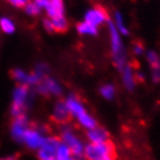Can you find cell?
<instances>
[{"label":"cell","instance_id":"obj_17","mask_svg":"<svg viewBox=\"0 0 160 160\" xmlns=\"http://www.w3.org/2000/svg\"><path fill=\"white\" fill-rule=\"evenodd\" d=\"M24 8H26L27 13L32 14V15H36V14L40 13V6L37 4H34V2H28Z\"/></svg>","mask_w":160,"mask_h":160},{"label":"cell","instance_id":"obj_18","mask_svg":"<svg viewBox=\"0 0 160 160\" xmlns=\"http://www.w3.org/2000/svg\"><path fill=\"white\" fill-rule=\"evenodd\" d=\"M13 6H15V7H26L27 4L29 2V0H8Z\"/></svg>","mask_w":160,"mask_h":160},{"label":"cell","instance_id":"obj_8","mask_svg":"<svg viewBox=\"0 0 160 160\" xmlns=\"http://www.w3.org/2000/svg\"><path fill=\"white\" fill-rule=\"evenodd\" d=\"M53 118L59 123H65V122H68L71 120V112L68 110V106L65 103H62V102L57 104Z\"/></svg>","mask_w":160,"mask_h":160},{"label":"cell","instance_id":"obj_20","mask_svg":"<svg viewBox=\"0 0 160 160\" xmlns=\"http://www.w3.org/2000/svg\"><path fill=\"white\" fill-rule=\"evenodd\" d=\"M117 23H118V26H120V28H121V30L123 32H127V30H125V28L123 27V23H122V21H121V16L117 14Z\"/></svg>","mask_w":160,"mask_h":160},{"label":"cell","instance_id":"obj_2","mask_svg":"<svg viewBox=\"0 0 160 160\" xmlns=\"http://www.w3.org/2000/svg\"><path fill=\"white\" fill-rule=\"evenodd\" d=\"M59 145V139L57 138H49L44 140L40 150L41 160H57V150Z\"/></svg>","mask_w":160,"mask_h":160},{"label":"cell","instance_id":"obj_5","mask_svg":"<svg viewBox=\"0 0 160 160\" xmlns=\"http://www.w3.org/2000/svg\"><path fill=\"white\" fill-rule=\"evenodd\" d=\"M63 139H64L66 146L70 148L71 153L76 154V156H80L81 154V152H82V146H81L79 140L77 139L71 132L65 131L63 133Z\"/></svg>","mask_w":160,"mask_h":160},{"label":"cell","instance_id":"obj_9","mask_svg":"<svg viewBox=\"0 0 160 160\" xmlns=\"http://www.w3.org/2000/svg\"><path fill=\"white\" fill-rule=\"evenodd\" d=\"M88 138L92 140V143H102V142H106L108 140V133L107 131L102 128H93L89 129V131L87 132Z\"/></svg>","mask_w":160,"mask_h":160},{"label":"cell","instance_id":"obj_10","mask_svg":"<svg viewBox=\"0 0 160 160\" xmlns=\"http://www.w3.org/2000/svg\"><path fill=\"white\" fill-rule=\"evenodd\" d=\"M51 24L53 32H65L68 30V22L64 19V16H59V18H53L51 19Z\"/></svg>","mask_w":160,"mask_h":160},{"label":"cell","instance_id":"obj_11","mask_svg":"<svg viewBox=\"0 0 160 160\" xmlns=\"http://www.w3.org/2000/svg\"><path fill=\"white\" fill-rule=\"evenodd\" d=\"M78 118H79L80 123L82 124L84 127H86V128L93 129V128H95L96 127V122L93 120L89 115H88L87 112H80L79 115H78Z\"/></svg>","mask_w":160,"mask_h":160},{"label":"cell","instance_id":"obj_4","mask_svg":"<svg viewBox=\"0 0 160 160\" xmlns=\"http://www.w3.org/2000/svg\"><path fill=\"white\" fill-rule=\"evenodd\" d=\"M108 14L106 12V9L101 6H96V8L94 11H91V12L87 13L86 15V22L91 23L92 26H98L100 24L103 20H108Z\"/></svg>","mask_w":160,"mask_h":160},{"label":"cell","instance_id":"obj_6","mask_svg":"<svg viewBox=\"0 0 160 160\" xmlns=\"http://www.w3.org/2000/svg\"><path fill=\"white\" fill-rule=\"evenodd\" d=\"M28 129L26 127V121L22 116L15 117L12 124V135L18 140H23V136Z\"/></svg>","mask_w":160,"mask_h":160},{"label":"cell","instance_id":"obj_16","mask_svg":"<svg viewBox=\"0 0 160 160\" xmlns=\"http://www.w3.org/2000/svg\"><path fill=\"white\" fill-rule=\"evenodd\" d=\"M148 59L151 62V64H152V68H154V72H156V76L157 74H159V70H160V62H159V58L156 56V53H150V56H148Z\"/></svg>","mask_w":160,"mask_h":160},{"label":"cell","instance_id":"obj_3","mask_svg":"<svg viewBox=\"0 0 160 160\" xmlns=\"http://www.w3.org/2000/svg\"><path fill=\"white\" fill-rule=\"evenodd\" d=\"M26 95H27V88L24 86H20L15 89L14 92V101H13L12 112L15 117L22 116V109L26 101Z\"/></svg>","mask_w":160,"mask_h":160},{"label":"cell","instance_id":"obj_12","mask_svg":"<svg viewBox=\"0 0 160 160\" xmlns=\"http://www.w3.org/2000/svg\"><path fill=\"white\" fill-rule=\"evenodd\" d=\"M110 32H112V50H114V53H115V57L118 59V56H120V51H121V44L120 40H118V36H117V32L114 28V26L110 23Z\"/></svg>","mask_w":160,"mask_h":160},{"label":"cell","instance_id":"obj_19","mask_svg":"<svg viewBox=\"0 0 160 160\" xmlns=\"http://www.w3.org/2000/svg\"><path fill=\"white\" fill-rule=\"evenodd\" d=\"M102 94H103L106 98L110 99L112 96V94H114V88H112V86H106V87L102 88Z\"/></svg>","mask_w":160,"mask_h":160},{"label":"cell","instance_id":"obj_14","mask_svg":"<svg viewBox=\"0 0 160 160\" xmlns=\"http://www.w3.org/2000/svg\"><path fill=\"white\" fill-rule=\"evenodd\" d=\"M0 29L4 32H6V34H12L14 32L15 27H14V23L9 19H7V18H1L0 19Z\"/></svg>","mask_w":160,"mask_h":160},{"label":"cell","instance_id":"obj_15","mask_svg":"<svg viewBox=\"0 0 160 160\" xmlns=\"http://www.w3.org/2000/svg\"><path fill=\"white\" fill-rule=\"evenodd\" d=\"M78 30L81 34H92V35H95L96 34V28L94 26H92L91 23H88L85 21L84 23H79L78 24Z\"/></svg>","mask_w":160,"mask_h":160},{"label":"cell","instance_id":"obj_13","mask_svg":"<svg viewBox=\"0 0 160 160\" xmlns=\"http://www.w3.org/2000/svg\"><path fill=\"white\" fill-rule=\"evenodd\" d=\"M66 106H68V110L71 112H73L74 115H79L80 112H85L84 110V108H82V106L79 103V101H77V100H74L73 98H71L70 100L68 101V103H66Z\"/></svg>","mask_w":160,"mask_h":160},{"label":"cell","instance_id":"obj_1","mask_svg":"<svg viewBox=\"0 0 160 160\" xmlns=\"http://www.w3.org/2000/svg\"><path fill=\"white\" fill-rule=\"evenodd\" d=\"M85 156L87 160H114L115 146L110 140L102 143H92L85 148Z\"/></svg>","mask_w":160,"mask_h":160},{"label":"cell","instance_id":"obj_7","mask_svg":"<svg viewBox=\"0 0 160 160\" xmlns=\"http://www.w3.org/2000/svg\"><path fill=\"white\" fill-rule=\"evenodd\" d=\"M23 142H26L27 145L30 146V148H41L44 143V139L37 132L28 129L23 136Z\"/></svg>","mask_w":160,"mask_h":160}]
</instances>
